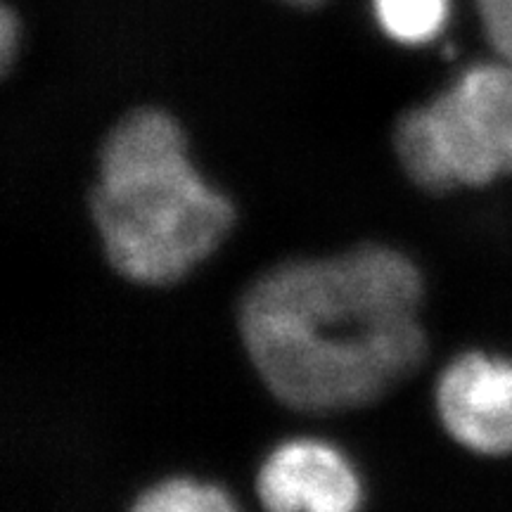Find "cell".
<instances>
[{
    "label": "cell",
    "instance_id": "1",
    "mask_svg": "<svg viewBox=\"0 0 512 512\" xmlns=\"http://www.w3.org/2000/svg\"><path fill=\"white\" fill-rule=\"evenodd\" d=\"M425 283L389 245H358L268 268L247 287L238 330L264 387L299 413L356 411L427 358Z\"/></svg>",
    "mask_w": 512,
    "mask_h": 512
},
{
    "label": "cell",
    "instance_id": "2",
    "mask_svg": "<svg viewBox=\"0 0 512 512\" xmlns=\"http://www.w3.org/2000/svg\"><path fill=\"white\" fill-rule=\"evenodd\" d=\"M91 216L107 264L128 283L162 287L223 245L235 207L190 164L181 124L138 107L102 140Z\"/></svg>",
    "mask_w": 512,
    "mask_h": 512
},
{
    "label": "cell",
    "instance_id": "3",
    "mask_svg": "<svg viewBox=\"0 0 512 512\" xmlns=\"http://www.w3.org/2000/svg\"><path fill=\"white\" fill-rule=\"evenodd\" d=\"M394 152L403 174L432 195L512 174V62L470 67L427 105L403 112Z\"/></svg>",
    "mask_w": 512,
    "mask_h": 512
},
{
    "label": "cell",
    "instance_id": "4",
    "mask_svg": "<svg viewBox=\"0 0 512 512\" xmlns=\"http://www.w3.org/2000/svg\"><path fill=\"white\" fill-rule=\"evenodd\" d=\"M437 413L444 430L484 456L512 453V363L484 354L453 358L439 375Z\"/></svg>",
    "mask_w": 512,
    "mask_h": 512
},
{
    "label": "cell",
    "instance_id": "5",
    "mask_svg": "<svg viewBox=\"0 0 512 512\" xmlns=\"http://www.w3.org/2000/svg\"><path fill=\"white\" fill-rule=\"evenodd\" d=\"M256 496L275 512H351L363 501L356 470L337 448L316 439L280 444L256 475Z\"/></svg>",
    "mask_w": 512,
    "mask_h": 512
},
{
    "label": "cell",
    "instance_id": "6",
    "mask_svg": "<svg viewBox=\"0 0 512 512\" xmlns=\"http://www.w3.org/2000/svg\"><path fill=\"white\" fill-rule=\"evenodd\" d=\"M375 19L392 41L422 46L441 34L448 19V0H373Z\"/></svg>",
    "mask_w": 512,
    "mask_h": 512
},
{
    "label": "cell",
    "instance_id": "7",
    "mask_svg": "<svg viewBox=\"0 0 512 512\" xmlns=\"http://www.w3.org/2000/svg\"><path fill=\"white\" fill-rule=\"evenodd\" d=\"M131 508L140 512H226L238 505L221 486L171 477L145 489Z\"/></svg>",
    "mask_w": 512,
    "mask_h": 512
},
{
    "label": "cell",
    "instance_id": "8",
    "mask_svg": "<svg viewBox=\"0 0 512 512\" xmlns=\"http://www.w3.org/2000/svg\"><path fill=\"white\" fill-rule=\"evenodd\" d=\"M477 10L491 46L512 62V0H477Z\"/></svg>",
    "mask_w": 512,
    "mask_h": 512
},
{
    "label": "cell",
    "instance_id": "9",
    "mask_svg": "<svg viewBox=\"0 0 512 512\" xmlns=\"http://www.w3.org/2000/svg\"><path fill=\"white\" fill-rule=\"evenodd\" d=\"M19 46V24L15 12H12L8 5L3 8V15H0V64H3V72H10V64L15 60Z\"/></svg>",
    "mask_w": 512,
    "mask_h": 512
},
{
    "label": "cell",
    "instance_id": "10",
    "mask_svg": "<svg viewBox=\"0 0 512 512\" xmlns=\"http://www.w3.org/2000/svg\"><path fill=\"white\" fill-rule=\"evenodd\" d=\"M285 3L299 5V8H311V5H320V3H323V0H285Z\"/></svg>",
    "mask_w": 512,
    "mask_h": 512
}]
</instances>
